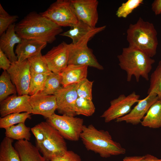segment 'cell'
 <instances>
[{
  "instance_id": "1",
  "label": "cell",
  "mask_w": 161,
  "mask_h": 161,
  "mask_svg": "<svg viewBox=\"0 0 161 161\" xmlns=\"http://www.w3.org/2000/svg\"><path fill=\"white\" fill-rule=\"evenodd\" d=\"M15 30L22 39H36L50 44L63 31L61 27L35 12L29 13L16 24Z\"/></svg>"
},
{
  "instance_id": "2",
  "label": "cell",
  "mask_w": 161,
  "mask_h": 161,
  "mask_svg": "<svg viewBox=\"0 0 161 161\" xmlns=\"http://www.w3.org/2000/svg\"><path fill=\"white\" fill-rule=\"evenodd\" d=\"M80 138L87 150L98 154L103 158L126 153V149L113 140L108 131L99 130L92 124L84 125Z\"/></svg>"
},
{
  "instance_id": "3",
  "label": "cell",
  "mask_w": 161,
  "mask_h": 161,
  "mask_svg": "<svg viewBox=\"0 0 161 161\" xmlns=\"http://www.w3.org/2000/svg\"><path fill=\"white\" fill-rule=\"evenodd\" d=\"M120 68L127 73V80L130 82L132 76L138 82L140 77L149 80L151 72L155 60L142 51L131 47L123 49L121 54L117 56Z\"/></svg>"
},
{
  "instance_id": "4",
  "label": "cell",
  "mask_w": 161,
  "mask_h": 161,
  "mask_svg": "<svg viewBox=\"0 0 161 161\" xmlns=\"http://www.w3.org/2000/svg\"><path fill=\"white\" fill-rule=\"evenodd\" d=\"M129 46L136 48L151 58L155 55L158 45L157 32L153 24L140 17L127 30Z\"/></svg>"
},
{
  "instance_id": "5",
  "label": "cell",
  "mask_w": 161,
  "mask_h": 161,
  "mask_svg": "<svg viewBox=\"0 0 161 161\" xmlns=\"http://www.w3.org/2000/svg\"><path fill=\"white\" fill-rule=\"evenodd\" d=\"M106 27L104 25L94 28L76 43L69 44L68 65H86L99 70L103 69V67L98 62L87 44L90 39L104 30Z\"/></svg>"
},
{
  "instance_id": "6",
  "label": "cell",
  "mask_w": 161,
  "mask_h": 161,
  "mask_svg": "<svg viewBox=\"0 0 161 161\" xmlns=\"http://www.w3.org/2000/svg\"><path fill=\"white\" fill-rule=\"evenodd\" d=\"M38 124L44 130L45 138L42 143L36 144V146L47 161H51L67 150L65 139L58 130L47 121Z\"/></svg>"
},
{
  "instance_id": "7",
  "label": "cell",
  "mask_w": 161,
  "mask_h": 161,
  "mask_svg": "<svg viewBox=\"0 0 161 161\" xmlns=\"http://www.w3.org/2000/svg\"><path fill=\"white\" fill-rule=\"evenodd\" d=\"M40 13L61 27H70L79 21L71 0H57Z\"/></svg>"
},
{
  "instance_id": "8",
  "label": "cell",
  "mask_w": 161,
  "mask_h": 161,
  "mask_svg": "<svg viewBox=\"0 0 161 161\" xmlns=\"http://www.w3.org/2000/svg\"><path fill=\"white\" fill-rule=\"evenodd\" d=\"M46 119V121L58 130L65 139L74 141L79 140L84 126L83 119L54 113Z\"/></svg>"
},
{
  "instance_id": "9",
  "label": "cell",
  "mask_w": 161,
  "mask_h": 161,
  "mask_svg": "<svg viewBox=\"0 0 161 161\" xmlns=\"http://www.w3.org/2000/svg\"><path fill=\"white\" fill-rule=\"evenodd\" d=\"M140 97L134 91L127 96L120 95L110 101V106L100 117L106 123H109L126 115L130 112L133 105L139 101Z\"/></svg>"
},
{
  "instance_id": "10",
  "label": "cell",
  "mask_w": 161,
  "mask_h": 161,
  "mask_svg": "<svg viewBox=\"0 0 161 161\" xmlns=\"http://www.w3.org/2000/svg\"><path fill=\"white\" fill-rule=\"evenodd\" d=\"M7 71L16 87L18 95H28L31 72L28 60L12 63Z\"/></svg>"
},
{
  "instance_id": "11",
  "label": "cell",
  "mask_w": 161,
  "mask_h": 161,
  "mask_svg": "<svg viewBox=\"0 0 161 161\" xmlns=\"http://www.w3.org/2000/svg\"><path fill=\"white\" fill-rule=\"evenodd\" d=\"M69 44L63 41L53 47L43 56L49 70L60 74L68 65Z\"/></svg>"
},
{
  "instance_id": "12",
  "label": "cell",
  "mask_w": 161,
  "mask_h": 161,
  "mask_svg": "<svg viewBox=\"0 0 161 161\" xmlns=\"http://www.w3.org/2000/svg\"><path fill=\"white\" fill-rule=\"evenodd\" d=\"M58 112L62 115L75 116L76 101L78 97L76 89V84L62 86L55 93Z\"/></svg>"
},
{
  "instance_id": "13",
  "label": "cell",
  "mask_w": 161,
  "mask_h": 161,
  "mask_svg": "<svg viewBox=\"0 0 161 161\" xmlns=\"http://www.w3.org/2000/svg\"><path fill=\"white\" fill-rule=\"evenodd\" d=\"M76 16L91 27H96L98 20L97 0H71Z\"/></svg>"
},
{
  "instance_id": "14",
  "label": "cell",
  "mask_w": 161,
  "mask_h": 161,
  "mask_svg": "<svg viewBox=\"0 0 161 161\" xmlns=\"http://www.w3.org/2000/svg\"><path fill=\"white\" fill-rule=\"evenodd\" d=\"M159 99L156 94L150 93L145 98L140 100L137 105L128 114L116 119V121H125L133 125L138 124L141 123L145 114L151 106Z\"/></svg>"
},
{
  "instance_id": "15",
  "label": "cell",
  "mask_w": 161,
  "mask_h": 161,
  "mask_svg": "<svg viewBox=\"0 0 161 161\" xmlns=\"http://www.w3.org/2000/svg\"><path fill=\"white\" fill-rule=\"evenodd\" d=\"M29 102L32 114L41 115L46 119L55 113L57 109L56 98L54 95H35L30 96Z\"/></svg>"
},
{
  "instance_id": "16",
  "label": "cell",
  "mask_w": 161,
  "mask_h": 161,
  "mask_svg": "<svg viewBox=\"0 0 161 161\" xmlns=\"http://www.w3.org/2000/svg\"><path fill=\"white\" fill-rule=\"evenodd\" d=\"M30 97L28 95L18 96L13 94L1 102V117L11 113L23 112L32 114V108L29 102Z\"/></svg>"
},
{
  "instance_id": "17",
  "label": "cell",
  "mask_w": 161,
  "mask_h": 161,
  "mask_svg": "<svg viewBox=\"0 0 161 161\" xmlns=\"http://www.w3.org/2000/svg\"><path fill=\"white\" fill-rule=\"evenodd\" d=\"M47 44L39 40L22 38L21 42L17 45L15 52L18 61H23L41 53Z\"/></svg>"
},
{
  "instance_id": "18",
  "label": "cell",
  "mask_w": 161,
  "mask_h": 161,
  "mask_svg": "<svg viewBox=\"0 0 161 161\" xmlns=\"http://www.w3.org/2000/svg\"><path fill=\"white\" fill-rule=\"evenodd\" d=\"M15 25V23L10 26L0 37V49L12 63L18 61L14 48L15 45L20 43L22 40L16 32Z\"/></svg>"
},
{
  "instance_id": "19",
  "label": "cell",
  "mask_w": 161,
  "mask_h": 161,
  "mask_svg": "<svg viewBox=\"0 0 161 161\" xmlns=\"http://www.w3.org/2000/svg\"><path fill=\"white\" fill-rule=\"evenodd\" d=\"M88 66L86 65H68L60 73L62 86L76 84L87 78Z\"/></svg>"
},
{
  "instance_id": "20",
  "label": "cell",
  "mask_w": 161,
  "mask_h": 161,
  "mask_svg": "<svg viewBox=\"0 0 161 161\" xmlns=\"http://www.w3.org/2000/svg\"><path fill=\"white\" fill-rule=\"evenodd\" d=\"M14 147L19 155L21 161H47L42 156L38 148L29 141H16Z\"/></svg>"
},
{
  "instance_id": "21",
  "label": "cell",
  "mask_w": 161,
  "mask_h": 161,
  "mask_svg": "<svg viewBox=\"0 0 161 161\" xmlns=\"http://www.w3.org/2000/svg\"><path fill=\"white\" fill-rule=\"evenodd\" d=\"M141 123L143 126L151 128L161 127V99L157 100L151 106Z\"/></svg>"
},
{
  "instance_id": "22",
  "label": "cell",
  "mask_w": 161,
  "mask_h": 161,
  "mask_svg": "<svg viewBox=\"0 0 161 161\" xmlns=\"http://www.w3.org/2000/svg\"><path fill=\"white\" fill-rule=\"evenodd\" d=\"M13 140L5 137L0 144V161H21L17 151L13 145Z\"/></svg>"
},
{
  "instance_id": "23",
  "label": "cell",
  "mask_w": 161,
  "mask_h": 161,
  "mask_svg": "<svg viewBox=\"0 0 161 161\" xmlns=\"http://www.w3.org/2000/svg\"><path fill=\"white\" fill-rule=\"evenodd\" d=\"M5 129V137H7L17 141L24 140L29 141L30 139L31 129L25 123H19Z\"/></svg>"
},
{
  "instance_id": "24",
  "label": "cell",
  "mask_w": 161,
  "mask_h": 161,
  "mask_svg": "<svg viewBox=\"0 0 161 161\" xmlns=\"http://www.w3.org/2000/svg\"><path fill=\"white\" fill-rule=\"evenodd\" d=\"M93 28L83 22L79 21L77 24L71 27L69 30L60 35L70 38L72 39V43L75 44Z\"/></svg>"
},
{
  "instance_id": "25",
  "label": "cell",
  "mask_w": 161,
  "mask_h": 161,
  "mask_svg": "<svg viewBox=\"0 0 161 161\" xmlns=\"http://www.w3.org/2000/svg\"><path fill=\"white\" fill-rule=\"evenodd\" d=\"M17 93L16 87L12 82L7 71H3L0 76V102L10 95L15 94Z\"/></svg>"
},
{
  "instance_id": "26",
  "label": "cell",
  "mask_w": 161,
  "mask_h": 161,
  "mask_svg": "<svg viewBox=\"0 0 161 161\" xmlns=\"http://www.w3.org/2000/svg\"><path fill=\"white\" fill-rule=\"evenodd\" d=\"M62 80L60 74L51 72L47 75L43 90L39 94L54 95L62 86Z\"/></svg>"
},
{
  "instance_id": "27",
  "label": "cell",
  "mask_w": 161,
  "mask_h": 161,
  "mask_svg": "<svg viewBox=\"0 0 161 161\" xmlns=\"http://www.w3.org/2000/svg\"><path fill=\"white\" fill-rule=\"evenodd\" d=\"M27 119H31L30 114L27 112L15 113L0 118V128L6 129L16 124L25 123Z\"/></svg>"
},
{
  "instance_id": "28",
  "label": "cell",
  "mask_w": 161,
  "mask_h": 161,
  "mask_svg": "<svg viewBox=\"0 0 161 161\" xmlns=\"http://www.w3.org/2000/svg\"><path fill=\"white\" fill-rule=\"evenodd\" d=\"M51 72L44 73H31L28 95L39 94L43 90L47 75Z\"/></svg>"
},
{
  "instance_id": "29",
  "label": "cell",
  "mask_w": 161,
  "mask_h": 161,
  "mask_svg": "<svg viewBox=\"0 0 161 161\" xmlns=\"http://www.w3.org/2000/svg\"><path fill=\"white\" fill-rule=\"evenodd\" d=\"M95 108L92 100L78 97L75 104V111L76 115L89 117L95 112Z\"/></svg>"
},
{
  "instance_id": "30",
  "label": "cell",
  "mask_w": 161,
  "mask_h": 161,
  "mask_svg": "<svg viewBox=\"0 0 161 161\" xmlns=\"http://www.w3.org/2000/svg\"><path fill=\"white\" fill-rule=\"evenodd\" d=\"M31 73H44L51 72L41 53L27 59Z\"/></svg>"
},
{
  "instance_id": "31",
  "label": "cell",
  "mask_w": 161,
  "mask_h": 161,
  "mask_svg": "<svg viewBox=\"0 0 161 161\" xmlns=\"http://www.w3.org/2000/svg\"><path fill=\"white\" fill-rule=\"evenodd\" d=\"M150 86L147 93H154L161 99V60L152 73L150 79Z\"/></svg>"
},
{
  "instance_id": "32",
  "label": "cell",
  "mask_w": 161,
  "mask_h": 161,
  "mask_svg": "<svg viewBox=\"0 0 161 161\" xmlns=\"http://www.w3.org/2000/svg\"><path fill=\"white\" fill-rule=\"evenodd\" d=\"M143 2V0H128L123 3L118 8L116 12V15L118 18H126Z\"/></svg>"
},
{
  "instance_id": "33",
  "label": "cell",
  "mask_w": 161,
  "mask_h": 161,
  "mask_svg": "<svg viewBox=\"0 0 161 161\" xmlns=\"http://www.w3.org/2000/svg\"><path fill=\"white\" fill-rule=\"evenodd\" d=\"M93 81L87 78L76 84V89L78 97L92 100V88Z\"/></svg>"
},
{
  "instance_id": "34",
  "label": "cell",
  "mask_w": 161,
  "mask_h": 161,
  "mask_svg": "<svg viewBox=\"0 0 161 161\" xmlns=\"http://www.w3.org/2000/svg\"><path fill=\"white\" fill-rule=\"evenodd\" d=\"M17 15H10L0 4V35L5 32L9 27L17 20Z\"/></svg>"
},
{
  "instance_id": "35",
  "label": "cell",
  "mask_w": 161,
  "mask_h": 161,
  "mask_svg": "<svg viewBox=\"0 0 161 161\" xmlns=\"http://www.w3.org/2000/svg\"><path fill=\"white\" fill-rule=\"evenodd\" d=\"M51 161H82L80 156L73 151L67 150L62 155L52 159Z\"/></svg>"
},
{
  "instance_id": "36",
  "label": "cell",
  "mask_w": 161,
  "mask_h": 161,
  "mask_svg": "<svg viewBox=\"0 0 161 161\" xmlns=\"http://www.w3.org/2000/svg\"><path fill=\"white\" fill-rule=\"evenodd\" d=\"M32 132L36 139V144L42 143L45 138V134L43 129L38 124L31 128Z\"/></svg>"
},
{
  "instance_id": "37",
  "label": "cell",
  "mask_w": 161,
  "mask_h": 161,
  "mask_svg": "<svg viewBox=\"0 0 161 161\" xmlns=\"http://www.w3.org/2000/svg\"><path fill=\"white\" fill-rule=\"evenodd\" d=\"M12 62L4 52L0 49V68L4 71H7L10 67Z\"/></svg>"
},
{
  "instance_id": "38",
  "label": "cell",
  "mask_w": 161,
  "mask_h": 161,
  "mask_svg": "<svg viewBox=\"0 0 161 161\" xmlns=\"http://www.w3.org/2000/svg\"><path fill=\"white\" fill-rule=\"evenodd\" d=\"M151 9L156 15L161 14V0H155L151 4Z\"/></svg>"
},
{
  "instance_id": "39",
  "label": "cell",
  "mask_w": 161,
  "mask_h": 161,
  "mask_svg": "<svg viewBox=\"0 0 161 161\" xmlns=\"http://www.w3.org/2000/svg\"><path fill=\"white\" fill-rule=\"evenodd\" d=\"M142 161H161V159L150 154H147L143 156Z\"/></svg>"
},
{
  "instance_id": "40",
  "label": "cell",
  "mask_w": 161,
  "mask_h": 161,
  "mask_svg": "<svg viewBox=\"0 0 161 161\" xmlns=\"http://www.w3.org/2000/svg\"><path fill=\"white\" fill-rule=\"evenodd\" d=\"M143 156H126L123 161H142Z\"/></svg>"
}]
</instances>
